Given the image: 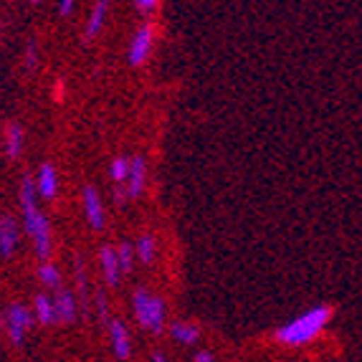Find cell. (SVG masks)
I'll list each match as a JSON object with an SVG mask.
<instances>
[{"instance_id": "18", "label": "cell", "mask_w": 362, "mask_h": 362, "mask_svg": "<svg viewBox=\"0 0 362 362\" xmlns=\"http://www.w3.org/2000/svg\"><path fill=\"white\" fill-rule=\"evenodd\" d=\"M129 168H132V160H122V157H117L115 163H112V180H115L117 185H122V182H127Z\"/></svg>"}, {"instance_id": "3", "label": "cell", "mask_w": 362, "mask_h": 362, "mask_svg": "<svg viewBox=\"0 0 362 362\" xmlns=\"http://www.w3.org/2000/svg\"><path fill=\"white\" fill-rule=\"evenodd\" d=\"M134 314H137V322L145 327L147 332L160 334L165 327V304L163 299L157 296H150L145 289L134 291Z\"/></svg>"}, {"instance_id": "2", "label": "cell", "mask_w": 362, "mask_h": 362, "mask_svg": "<svg viewBox=\"0 0 362 362\" xmlns=\"http://www.w3.org/2000/svg\"><path fill=\"white\" fill-rule=\"evenodd\" d=\"M332 320V309L329 307H314L312 312L302 314L291 320L289 325H284L276 332V339L286 347H299V344L312 342L317 334L327 327V322Z\"/></svg>"}, {"instance_id": "21", "label": "cell", "mask_w": 362, "mask_h": 362, "mask_svg": "<svg viewBox=\"0 0 362 362\" xmlns=\"http://www.w3.org/2000/svg\"><path fill=\"white\" fill-rule=\"evenodd\" d=\"M36 64H38V49H36V43L30 41L28 51H25V69H28V71H33V69H36Z\"/></svg>"}, {"instance_id": "25", "label": "cell", "mask_w": 362, "mask_h": 362, "mask_svg": "<svg viewBox=\"0 0 362 362\" xmlns=\"http://www.w3.org/2000/svg\"><path fill=\"white\" fill-rule=\"evenodd\" d=\"M99 314L107 317V299H104V294H99Z\"/></svg>"}, {"instance_id": "19", "label": "cell", "mask_w": 362, "mask_h": 362, "mask_svg": "<svg viewBox=\"0 0 362 362\" xmlns=\"http://www.w3.org/2000/svg\"><path fill=\"white\" fill-rule=\"evenodd\" d=\"M38 276H41V281L49 286V289H59L61 286V276H59V272H56V266L43 264L41 269H38Z\"/></svg>"}, {"instance_id": "16", "label": "cell", "mask_w": 362, "mask_h": 362, "mask_svg": "<svg viewBox=\"0 0 362 362\" xmlns=\"http://www.w3.org/2000/svg\"><path fill=\"white\" fill-rule=\"evenodd\" d=\"M36 317L41 325H54L56 322V304L49 302V296L46 294L36 296Z\"/></svg>"}, {"instance_id": "7", "label": "cell", "mask_w": 362, "mask_h": 362, "mask_svg": "<svg viewBox=\"0 0 362 362\" xmlns=\"http://www.w3.org/2000/svg\"><path fill=\"white\" fill-rule=\"evenodd\" d=\"M84 208H86V218H89V226L94 230L104 228V208L102 200H99V193L94 187H86L84 190Z\"/></svg>"}, {"instance_id": "13", "label": "cell", "mask_w": 362, "mask_h": 362, "mask_svg": "<svg viewBox=\"0 0 362 362\" xmlns=\"http://www.w3.org/2000/svg\"><path fill=\"white\" fill-rule=\"evenodd\" d=\"M104 18H107V0H97V6H94V11L89 16V23H86V38L89 41L102 30Z\"/></svg>"}, {"instance_id": "8", "label": "cell", "mask_w": 362, "mask_h": 362, "mask_svg": "<svg viewBox=\"0 0 362 362\" xmlns=\"http://www.w3.org/2000/svg\"><path fill=\"white\" fill-rule=\"evenodd\" d=\"M16 246H18V226L13 218L6 216L0 221V254H3V259H11Z\"/></svg>"}, {"instance_id": "5", "label": "cell", "mask_w": 362, "mask_h": 362, "mask_svg": "<svg viewBox=\"0 0 362 362\" xmlns=\"http://www.w3.org/2000/svg\"><path fill=\"white\" fill-rule=\"evenodd\" d=\"M150 49H152V28L150 25H142L132 38L129 64H132V66H142V64L147 61V56H150Z\"/></svg>"}, {"instance_id": "15", "label": "cell", "mask_w": 362, "mask_h": 362, "mask_svg": "<svg viewBox=\"0 0 362 362\" xmlns=\"http://www.w3.org/2000/svg\"><path fill=\"white\" fill-rule=\"evenodd\" d=\"M23 150V129L21 124H8V142H6V155L8 160H16Z\"/></svg>"}, {"instance_id": "24", "label": "cell", "mask_w": 362, "mask_h": 362, "mask_svg": "<svg viewBox=\"0 0 362 362\" xmlns=\"http://www.w3.org/2000/svg\"><path fill=\"white\" fill-rule=\"evenodd\" d=\"M193 360H195V362H211V360H216V357H213L211 352H195Z\"/></svg>"}, {"instance_id": "14", "label": "cell", "mask_w": 362, "mask_h": 362, "mask_svg": "<svg viewBox=\"0 0 362 362\" xmlns=\"http://www.w3.org/2000/svg\"><path fill=\"white\" fill-rule=\"evenodd\" d=\"M170 332L182 344H195L200 339V329L195 325H187V322H175V325L170 327Z\"/></svg>"}, {"instance_id": "4", "label": "cell", "mask_w": 362, "mask_h": 362, "mask_svg": "<svg viewBox=\"0 0 362 362\" xmlns=\"http://www.w3.org/2000/svg\"><path fill=\"white\" fill-rule=\"evenodd\" d=\"M30 325H33V314H30L25 307L13 304V307L8 309V334H11V342L16 344V347L23 344L25 332H28Z\"/></svg>"}, {"instance_id": "17", "label": "cell", "mask_w": 362, "mask_h": 362, "mask_svg": "<svg viewBox=\"0 0 362 362\" xmlns=\"http://www.w3.org/2000/svg\"><path fill=\"white\" fill-rule=\"evenodd\" d=\"M137 256L142 264H152V259H155V238L150 233H145L137 241Z\"/></svg>"}, {"instance_id": "11", "label": "cell", "mask_w": 362, "mask_h": 362, "mask_svg": "<svg viewBox=\"0 0 362 362\" xmlns=\"http://www.w3.org/2000/svg\"><path fill=\"white\" fill-rule=\"evenodd\" d=\"M109 334H112V347H115V355L119 360H127L129 357V334H127V327L122 325V322H112L109 327Z\"/></svg>"}, {"instance_id": "26", "label": "cell", "mask_w": 362, "mask_h": 362, "mask_svg": "<svg viewBox=\"0 0 362 362\" xmlns=\"http://www.w3.org/2000/svg\"><path fill=\"white\" fill-rule=\"evenodd\" d=\"M152 360H155V362H165V355H160V352H155V355H152Z\"/></svg>"}, {"instance_id": "12", "label": "cell", "mask_w": 362, "mask_h": 362, "mask_svg": "<svg viewBox=\"0 0 362 362\" xmlns=\"http://www.w3.org/2000/svg\"><path fill=\"white\" fill-rule=\"evenodd\" d=\"M36 182H38V193L43 198H56V193H59V175H56L54 165H43Z\"/></svg>"}, {"instance_id": "1", "label": "cell", "mask_w": 362, "mask_h": 362, "mask_svg": "<svg viewBox=\"0 0 362 362\" xmlns=\"http://www.w3.org/2000/svg\"><path fill=\"white\" fill-rule=\"evenodd\" d=\"M36 187L38 182H33V177L30 175L23 177V185H21V206H23L25 230H28L33 243H36V254L46 261L51 254V230L49 223H46V218L41 216V211L36 206Z\"/></svg>"}, {"instance_id": "20", "label": "cell", "mask_w": 362, "mask_h": 362, "mask_svg": "<svg viewBox=\"0 0 362 362\" xmlns=\"http://www.w3.org/2000/svg\"><path fill=\"white\" fill-rule=\"evenodd\" d=\"M117 254H119V264L124 272H132V246L129 243H122L119 248H117Z\"/></svg>"}, {"instance_id": "23", "label": "cell", "mask_w": 362, "mask_h": 362, "mask_svg": "<svg viewBox=\"0 0 362 362\" xmlns=\"http://www.w3.org/2000/svg\"><path fill=\"white\" fill-rule=\"evenodd\" d=\"M74 3H76V0H61V16H69V13H71V8H74Z\"/></svg>"}, {"instance_id": "9", "label": "cell", "mask_w": 362, "mask_h": 362, "mask_svg": "<svg viewBox=\"0 0 362 362\" xmlns=\"http://www.w3.org/2000/svg\"><path fill=\"white\" fill-rule=\"evenodd\" d=\"M56 322H64V325H71L76 320V299H74L71 291L59 289L56 294Z\"/></svg>"}, {"instance_id": "10", "label": "cell", "mask_w": 362, "mask_h": 362, "mask_svg": "<svg viewBox=\"0 0 362 362\" xmlns=\"http://www.w3.org/2000/svg\"><path fill=\"white\" fill-rule=\"evenodd\" d=\"M145 160L142 157H134L132 160V168H129V177H127V195L132 200H137L142 195V187H145Z\"/></svg>"}, {"instance_id": "27", "label": "cell", "mask_w": 362, "mask_h": 362, "mask_svg": "<svg viewBox=\"0 0 362 362\" xmlns=\"http://www.w3.org/2000/svg\"><path fill=\"white\" fill-rule=\"evenodd\" d=\"M30 3H33V6H38V3H41V0H30Z\"/></svg>"}, {"instance_id": "6", "label": "cell", "mask_w": 362, "mask_h": 362, "mask_svg": "<svg viewBox=\"0 0 362 362\" xmlns=\"http://www.w3.org/2000/svg\"><path fill=\"white\" fill-rule=\"evenodd\" d=\"M99 259H102V269H104V279H107L109 286H117L119 284V276H122V264H119V254H117V248H109L104 246L102 254H99Z\"/></svg>"}, {"instance_id": "22", "label": "cell", "mask_w": 362, "mask_h": 362, "mask_svg": "<svg viewBox=\"0 0 362 362\" xmlns=\"http://www.w3.org/2000/svg\"><path fill=\"white\" fill-rule=\"evenodd\" d=\"M134 3H137L139 11H152L157 6V0H134Z\"/></svg>"}]
</instances>
